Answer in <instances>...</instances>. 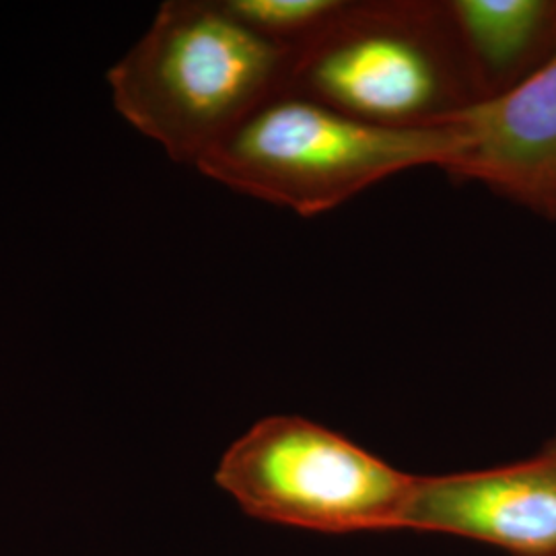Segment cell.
<instances>
[{
  "instance_id": "cell-4",
  "label": "cell",
  "mask_w": 556,
  "mask_h": 556,
  "mask_svg": "<svg viewBox=\"0 0 556 556\" xmlns=\"http://www.w3.org/2000/svg\"><path fill=\"white\" fill-rule=\"evenodd\" d=\"M215 482L248 516L349 534L396 530L417 477L309 418L275 415L229 445Z\"/></svg>"
},
{
  "instance_id": "cell-2",
  "label": "cell",
  "mask_w": 556,
  "mask_h": 556,
  "mask_svg": "<svg viewBox=\"0 0 556 556\" xmlns=\"http://www.w3.org/2000/svg\"><path fill=\"white\" fill-rule=\"evenodd\" d=\"M468 147L470 132L457 118L388 128L278 96L241 119L194 167L239 194L316 217L402 172L427 165L450 172Z\"/></svg>"
},
{
  "instance_id": "cell-5",
  "label": "cell",
  "mask_w": 556,
  "mask_h": 556,
  "mask_svg": "<svg viewBox=\"0 0 556 556\" xmlns=\"http://www.w3.org/2000/svg\"><path fill=\"white\" fill-rule=\"evenodd\" d=\"M402 528L470 538L514 556H556V438L516 464L417 477Z\"/></svg>"
},
{
  "instance_id": "cell-8",
  "label": "cell",
  "mask_w": 556,
  "mask_h": 556,
  "mask_svg": "<svg viewBox=\"0 0 556 556\" xmlns=\"http://www.w3.org/2000/svg\"><path fill=\"white\" fill-rule=\"evenodd\" d=\"M223 7L266 40L299 48L337 20L349 0H220Z\"/></svg>"
},
{
  "instance_id": "cell-6",
  "label": "cell",
  "mask_w": 556,
  "mask_h": 556,
  "mask_svg": "<svg viewBox=\"0 0 556 556\" xmlns=\"http://www.w3.org/2000/svg\"><path fill=\"white\" fill-rule=\"evenodd\" d=\"M470 132L447 174L556 220V50L534 73L456 116Z\"/></svg>"
},
{
  "instance_id": "cell-3",
  "label": "cell",
  "mask_w": 556,
  "mask_h": 556,
  "mask_svg": "<svg viewBox=\"0 0 556 556\" xmlns=\"http://www.w3.org/2000/svg\"><path fill=\"white\" fill-rule=\"evenodd\" d=\"M285 96L388 128L445 124L480 101L450 2L435 0H349L299 46Z\"/></svg>"
},
{
  "instance_id": "cell-1",
  "label": "cell",
  "mask_w": 556,
  "mask_h": 556,
  "mask_svg": "<svg viewBox=\"0 0 556 556\" xmlns=\"http://www.w3.org/2000/svg\"><path fill=\"white\" fill-rule=\"evenodd\" d=\"M298 48L266 40L220 0L163 2L108 71L114 108L169 160L197 165L241 119L287 93Z\"/></svg>"
},
{
  "instance_id": "cell-7",
  "label": "cell",
  "mask_w": 556,
  "mask_h": 556,
  "mask_svg": "<svg viewBox=\"0 0 556 556\" xmlns=\"http://www.w3.org/2000/svg\"><path fill=\"white\" fill-rule=\"evenodd\" d=\"M480 101L534 73L556 50L553 0H450Z\"/></svg>"
}]
</instances>
